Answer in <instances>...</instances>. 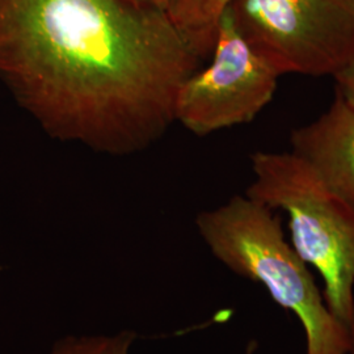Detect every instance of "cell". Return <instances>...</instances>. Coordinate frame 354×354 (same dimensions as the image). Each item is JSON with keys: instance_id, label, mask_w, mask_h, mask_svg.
I'll return each mask as SVG.
<instances>
[{"instance_id": "obj_1", "label": "cell", "mask_w": 354, "mask_h": 354, "mask_svg": "<svg viewBox=\"0 0 354 354\" xmlns=\"http://www.w3.org/2000/svg\"><path fill=\"white\" fill-rule=\"evenodd\" d=\"M200 59L168 13L131 0H0V80L51 138L99 153L160 140Z\"/></svg>"}, {"instance_id": "obj_2", "label": "cell", "mask_w": 354, "mask_h": 354, "mask_svg": "<svg viewBox=\"0 0 354 354\" xmlns=\"http://www.w3.org/2000/svg\"><path fill=\"white\" fill-rule=\"evenodd\" d=\"M196 226L218 261L261 283L276 304L297 317L306 354H349V329L329 311L308 266L286 241L272 209L247 194L234 196L197 215Z\"/></svg>"}, {"instance_id": "obj_3", "label": "cell", "mask_w": 354, "mask_h": 354, "mask_svg": "<svg viewBox=\"0 0 354 354\" xmlns=\"http://www.w3.org/2000/svg\"><path fill=\"white\" fill-rule=\"evenodd\" d=\"M253 200L288 215L291 245L324 281L329 311L349 329L354 311V205L292 152L251 156Z\"/></svg>"}, {"instance_id": "obj_4", "label": "cell", "mask_w": 354, "mask_h": 354, "mask_svg": "<svg viewBox=\"0 0 354 354\" xmlns=\"http://www.w3.org/2000/svg\"><path fill=\"white\" fill-rule=\"evenodd\" d=\"M241 37L279 75H336L354 55V0H234Z\"/></svg>"}, {"instance_id": "obj_5", "label": "cell", "mask_w": 354, "mask_h": 354, "mask_svg": "<svg viewBox=\"0 0 354 354\" xmlns=\"http://www.w3.org/2000/svg\"><path fill=\"white\" fill-rule=\"evenodd\" d=\"M210 57L181 84L174 109L175 122L200 137L253 121L273 100L281 77L241 37L227 11Z\"/></svg>"}, {"instance_id": "obj_6", "label": "cell", "mask_w": 354, "mask_h": 354, "mask_svg": "<svg viewBox=\"0 0 354 354\" xmlns=\"http://www.w3.org/2000/svg\"><path fill=\"white\" fill-rule=\"evenodd\" d=\"M291 151L354 205V106L339 95L324 113L292 130Z\"/></svg>"}, {"instance_id": "obj_7", "label": "cell", "mask_w": 354, "mask_h": 354, "mask_svg": "<svg viewBox=\"0 0 354 354\" xmlns=\"http://www.w3.org/2000/svg\"><path fill=\"white\" fill-rule=\"evenodd\" d=\"M234 0H168L167 13L192 50L210 57L219 21Z\"/></svg>"}, {"instance_id": "obj_8", "label": "cell", "mask_w": 354, "mask_h": 354, "mask_svg": "<svg viewBox=\"0 0 354 354\" xmlns=\"http://www.w3.org/2000/svg\"><path fill=\"white\" fill-rule=\"evenodd\" d=\"M134 339L133 332L111 336H67L55 342L49 354H130Z\"/></svg>"}, {"instance_id": "obj_9", "label": "cell", "mask_w": 354, "mask_h": 354, "mask_svg": "<svg viewBox=\"0 0 354 354\" xmlns=\"http://www.w3.org/2000/svg\"><path fill=\"white\" fill-rule=\"evenodd\" d=\"M333 79L336 80V95L354 106V55Z\"/></svg>"}, {"instance_id": "obj_10", "label": "cell", "mask_w": 354, "mask_h": 354, "mask_svg": "<svg viewBox=\"0 0 354 354\" xmlns=\"http://www.w3.org/2000/svg\"><path fill=\"white\" fill-rule=\"evenodd\" d=\"M140 6L143 7H150V8H156V10H162L167 12L168 8V0H131Z\"/></svg>"}, {"instance_id": "obj_11", "label": "cell", "mask_w": 354, "mask_h": 354, "mask_svg": "<svg viewBox=\"0 0 354 354\" xmlns=\"http://www.w3.org/2000/svg\"><path fill=\"white\" fill-rule=\"evenodd\" d=\"M349 337H351V351H349V354H354V311L352 322L349 324Z\"/></svg>"}]
</instances>
